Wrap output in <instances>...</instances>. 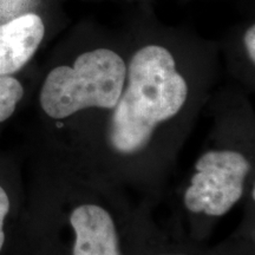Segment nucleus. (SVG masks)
<instances>
[{"label":"nucleus","instance_id":"nucleus-2","mask_svg":"<svg viewBox=\"0 0 255 255\" xmlns=\"http://www.w3.org/2000/svg\"><path fill=\"white\" fill-rule=\"evenodd\" d=\"M127 65L109 49L83 53L73 66L53 69L40 91L47 116L63 120L88 108L114 109L124 89Z\"/></svg>","mask_w":255,"mask_h":255},{"label":"nucleus","instance_id":"nucleus-7","mask_svg":"<svg viewBox=\"0 0 255 255\" xmlns=\"http://www.w3.org/2000/svg\"><path fill=\"white\" fill-rule=\"evenodd\" d=\"M9 210V199L6 191L0 187V253L2 252L5 245V232L4 225L5 219Z\"/></svg>","mask_w":255,"mask_h":255},{"label":"nucleus","instance_id":"nucleus-3","mask_svg":"<svg viewBox=\"0 0 255 255\" xmlns=\"http://www.w3.org/2000/svg\"><path fill=\"white\" fill-rule=\"evenodd\" d=\"M250 169V162L241 152H206L197 159L196 173L184 193V205L193 213L225 215L241 199Z\"/></svg>","mask_w":255,"mask_h":255},{"label":"nucleus","instance_id":"nucleus-4","mask_svg":"<svg viewBox=\"0 0 255 255\" xmlns=\"http://www.w3.org/2000/svg\"><path fill=\"white\" fill-rule=\"evenodd\" d=\"M70 223L75 232L72 255H121L116 226L104 208L79 206L70 215Z\"/></svg>","mask_w":255,"mask_h":255},{"label":"nucleus","instance_id":"nucleus-1","mask_svg":"<svg viewBox=\"0 0 255 255\" xmlns=\"http://www.w3.org/2000/svg\"><path fill=\"white\" fill-rule=\"evenodd\" d=\"M188 85L165 47L148 45L133 55L128 69V87L114 108L109 138L122 154L142 150L158 123L182 109Z\"/></svg>","mask_w":255,"mask_h":255},{"label":"nucleus","instance_id":"nucleus-5","mask_svg":"<svg viewBox=\"0 0 255 255\" xmlns=\"http://www.w3.org/2000/svg\"><path fill=\"white\" fill-rule=\"evenodd\" d=\"M45 34L39 15L27 13L0 25V76L17 72L33 57Z\"/></svg>","mask_w":255,"mask_h":255},{"label":"nucleus","instance_id":"nucleus-8","mask_svg":"<svg viewBox=\"0 0 255 255\" xmlns=\"http://www.w3.org/2000/svg\"><path fill=\"white\" fill-rule=\"evenodd\" d=\"M245 45L252 62H255V27L254 25L248 28L245 34Z\"/></svg>","mask_w":255,"mask_h":255},{"label":"nucleus","instance_id":"nucleus-9","mask_svg":"<svg viewBox=\"0 0 255 255\" xmlns=\"http://www.w3.org/2000/svg\"><path fill=\"white\" fill-rule=\"evenodd\" d=\"M162 255H187V254H162Z\"/></svg>","mask_w":255,"mask_h":255},{"label":"nucleus","instance_id":"nucleus-6","mask_svg":"<svg viewBox=\"0 0 255 255\" xmlns=\"http://www.w3.org/2000/svg\"><path fill=\"white\" fill-rule=\"evenodd\" d=\"M24 96L23 85L11 76H0V123L8 120Z\"/></svg>","mask_w":255,"mask_h":255}]
</instances>
